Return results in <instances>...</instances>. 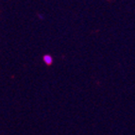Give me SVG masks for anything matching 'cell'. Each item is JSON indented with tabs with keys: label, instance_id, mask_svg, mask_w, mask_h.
<instances>
[{
	"label": "cell",
	"instance_id": "1",
	"mask_svg": "<svg viewBox=\"0 0 135 135\" xmlns=\"http://www.w3.org/2000/svg\"><path fill=\"white\" fill-rule=\"evenodd\" d=\"M44 61H45V64L51 65L52 62H53V58H52L50 55H45V56H44Z\"/></svg>",
	"mask_w": 135,
	"mask_h": 135
}]
</instances>
